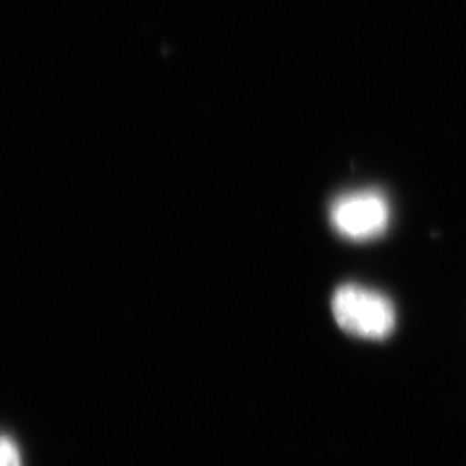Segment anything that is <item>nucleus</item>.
I'll use <instances>...</instances> for the list:
<instances>
[{"label":"nucleus","mask_w":466,"mask_h":466,"mask_svg":"<svg viewBox=\"0 0 466 466\" xmlns=\"http://www.w3.org/2000/svg\"><path fill=\"white\" fill-rule=\"evenodd\" d=\"M332 313L344 332L368 340L387 339L398 319L387 296L358 283H346L333 292Z\"/></svg>","instance_id":"nucleus-1"},{"label":"nucleus","mask_w":466,"mask_h":466,"mask_svg":"<svg viewBox=\"0 0 466 466\" xmlns=\"http://www.w3.org/2000/svg\"><path fill=\"white\" fill-rule=\"evenodd\" d=\"M389 221V200L375 188L346 192L330 206L333 230L356 242L380 237L387 230Z\"/></svg>","instance_id":"nucleus-2"},{"label":"nucleus","mask_w":466,"mask_h":466,"mask_svg":"<svg viewBox=\"0 0 466 466\" xmlns=\"http://www.w3.org/2000/svg\"><path fill=\"white\" fill-rule=\"evenodd\" d=\"M0 458H2V465L0 466H23L21 451H19V446H17V442L13 437H9V435L2 437Z\"/></svg>","instance_id":"nucleus-3"}]
</instances>
